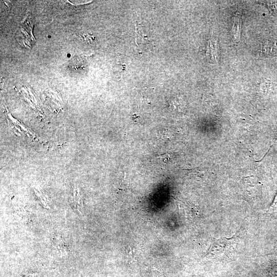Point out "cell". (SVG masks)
<instances>
[{
    "instance_id": "1",
    "label": "cell",
    "mask_w": 277,
    "mask_h": 277,
    "mask_svg": "<svg viewBox=\"0 0 277 277\" xmlns=\"http://www.w3.org/2000/svg\"><path fill=\"white\" fill-rule=\"evenodd\" d=\"M239 242L236 235L231 238L213 239L205 255L216 261H231L239 254Z\"/></svg>"
},
{
    "instance_id": "2",
    "label": "cell",
    "mask_w": 277,
    "mask_h": 277,
    "mask_svg": "<svg viewBox=\"0 0 277 277\" xmlns=\"http://www.w3.org/2000/svg\"><path fill=\"white\" fill-rule=\"evenodd\" d=\"M19 26L16 32V39L22 46L31 47L34 43V37L32 34L33 23L32 19L27 17Z\"/></svg>"
},
{
    "instance_id": "3",
    "label": "cell",
    "mask_w": 277,
    "mask_h": 277,
    "mask_svg": "<svg viewBox=\"0 0 277 277\" xmlns=\"http://www.w3.org/2000/svg\"><path fill=\"white\" fill-rule=\"evenodd\" d=\"M261 50L262 54L267 55L277 54V41L273 42L267 41L264 43Z\"/></svg>"
},
{
    "instance_id": "4",
    "label": "cell",
    "mask_w": 277,
    "mask_h": 277,
    "mask_svg": "<svg viewBox=\"0 0 277 277\" xmlns=\"http://www.w3.org/2000/svg\"><path fill=\"white\" fill-rule=\"evenodd\" d=\"M135 32H136V41L137 39H141L143 43H147L149 42L147 36L143 33L142 28L138 24L135 25Z\"/></svg>"
},
{
    "instance_id": "5",
    "label": "cell",
    "mask_w": 277,
    "mask_h": 277,
    "mask_svg": "<svg viewBox=\"0 0 277 277\" xmlns=\"http://www.w3.org/2000/svg\"><path fill=\"white\" fill-rule=\"evenodd\" d=\"M34 191L44 206L46 208H50L48 206V198L45 193L39 189H34Z\"/></svg>"
},
{
    "instance_id": "6",
    "label": "cell",
    "mask_w": 277,
    "mask_h": 277,
    "mask_svg": "<svg viewBox=\"0 0 277 277\" xmlns=\"http://www.w3.org/2000/svg\"><path fill=\"white\" fill-rule=\"evenodd\" d=\"M70 66L71 68L75 70H77L85 67V65L82 61V59L77 57H74L70 64Z\"/></svg>"
},
{
    "instance_id": "7",
    "label": "cell",
    "mask_w": 277,
    "mask_h": 277,
    "mask_svg": "<svg viewBox=\"0 0 277 277\" xmlns=\"http://www.w3.org/2000/svg\"><path fill=\"white\" fill-rule=\"evenodd\" d=\"M74 200L76 209L81 212V210L83 208V203L81 196L80 195L78 190L75 189L74 195Z\"/></svg>"
},
{
    "instance_id": "8",
    "label": "cell",
    "mask_w": 277,
    "mask_h": 277,
    "mask_svg": "<svg viewBox=\"0 0 277 277\" xmlns=\"http://www.w3.org/2000/svg\"><path fill=\"white\" fill-rule=\"evenodd\" d=\"M266 4L271 12L277 13V1L267 2Z\"/></svg>"
},
{
    "instance_id": "9",
    "label": "cell",
    "mask_w": 277,
    "mask_h": 277,
    "mask_svg": "<svg viewBox=\"0 0 277 277\" xmlns=\"http://www.w3.org/2000/svg\"><path fill=\"white\" fill-rule=\"evenodd\" d=\"M160 158L162 161L164 162H168V161L170 159V157L167 154H163L158 157Z\"/></svg>"
},
{
    "instance_id": "10",
    "label": "cell",
    "mask_w": 277,
    "mask_h": 277,
    "mask_svg": "<svg viewBox=\"0 0 277 277\" xmlns=\"http://www.w3.org/2000/svg\"><path fill=\"white\" fill-rule=\"evenodd\" d=\"M271 271L273 277H277V265H274Z\"/></svg>"
}]
</instances>
